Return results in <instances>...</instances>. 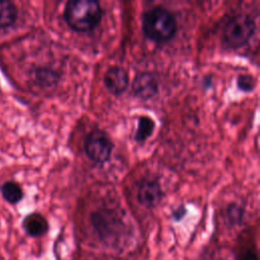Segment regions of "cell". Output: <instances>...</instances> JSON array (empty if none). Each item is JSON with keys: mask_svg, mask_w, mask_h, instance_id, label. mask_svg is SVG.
Listing matches in <instances>:
<instances>
[{"mask_svg": "<svg viewBox=\"0 0 260 260\" xmlns=\"http://www.w3.org/2000/svg\"><path fill=\"white\" fill-rule=\"evenodd\" d=\"M114 144L110 136L101 129H93L85 138L84 150L86 155L94 162H106L113 151Z\"/></svg>", "mask_w": 260, "mask_h": 260, "instance_id": "obj_4", "label": "cell"}, {"mask_svg": "<svg viewBox=\"0 0 260 260\" xmlns=\"http://www.w3.org/2000/svg\"><path fill=\"white\" fill-rule=\"evenodd\" d=\"M154 127L155 123L150 117L140 116L138 118V125L134 134V140L136 142L145 141L153 133Z\"/></svg>", "mask_w": 260, "mask_h": 260, "instance_id": "obj_11", "label": "cell"}, {"mask_svg": "<svg viewBox=\"0 0 260 260\" xmlns=\"http://www.w3.org/2000/svg\"><path fill=\"white\" fill-rule=\"evenodd\" d=\"M91 222L99 236L103 239L117 236L122 229L121 217L112 209H100L92 213Z\"/></svg>", "mask_w": 260, "mask_h": 260, "instance_id": "obj_5", "label": "cell"}, {"mask_svg": "<svg viewBox=\"0 0 260 260\" xmlns=\"http://www.w3.org/2000/svg\"><path fill=\"white\" fill-rule=\"evenodd\" d=\"M0 191L3 198L11 204H16L17 202H19L23 196L21 187L17 183L12 181H8L2 184L0 187Z\"/></svg>", "mask_w": 260, "mask_h": 260, "instance_id": "obj_12", "label": "cell"}, {"mask_svg": "<svg viewBox=\"0 0 260 260\" xmlns=\"http://www.w3.org/2000/svg\"><path fill=\"white\" fill-rule=\"evenodd\" d=\"M142 30L151 41L167 42L176 35V17L169 9L160 5L151 7L143 13Z\"/></svg>", "mask_w": 260, "mask_h": 260, "instance_id": "obj_2", "label": "cell"}, {"mask_svg": "<svg viewBox=\"0 0 260 260\" xmlns=\"http://www.w3.org/2000/svg\"><path fill=\"white\" fill-rule=\"evenodd\" d=\"M164 198V192L156 179H142L137 187L138 201L148 207H155Z\"/></svg>", "mask_w": 260, "mask_h": 260, "instance_id": "obj_6", "label": "cell"}, {"mask_svg": "<svg viewBox=\"0 0 260 260\" xmlns=\"http://www.w3.org/2000/svg\"><path fill=\"white\" fill-rule=\"evenodd\" d=\"M237 84L241 90L249 92L254 90L256 86V79L251 74H241L238 76Z\"/></svg>", "mask_w": 260, "mask_h": 260, "instance_id": "obj_13", "label": "cell"}, {"mask_svg": "<svg viewBox=\"0 0 260 260\" xmlns=\"http://www.w3.org/2000/svg\"><path fill=\"white\" fill-rule=\"evenodd\" d=\"M104 84L111 93L121 94L129 84L128 73L120 66H112L104 74Z\"/></svg>", "mask_w": 260, "mask_h": 260, "instance_id": "obj_8", "label": "cell"}, {"mask_svg": "<svg viewBox=\"0 0 260 260\" xmlns=\"http://www.w3.org/2000/svg\"><path fill=\"white\" fill-rule=\"evenodd\" d=\"M255 30L253 18L244 13L234 15L229 19L223 28L224 42L234 49L243 47L251 39Z\"/></svg>", "mask_w": 260, "mask_h": 260, "instance_id": "obj_3", "label": "cell"}, {"mask_svg": "<svg viewBox=\"0 0 260 260\" xmlns=\"http://www.w3.org/2000/svg\"><path fill=\"white\" fill-rule=\"evenodd\" d=\"M239 260H258V257H257L255 252L249 250V251H246L245 253H243L240 256Z\"/></svg>", "mask_w": 260, "mask_h": 260, "instance_id": "obj_16", "label": "cell"}, {"mask_svg": "<svg viewBox=\"0 0 260 260\" xmlns=\"http://www.w3.org/2000/svg\"><path fill=\"white\" fill-rule=\"evenodd\" d=\"M24 231L31 237H40L48 231V222L46 218L40 213L34 212L26 215L22 220Z\"/></svg>", "mask_w": 260, "mask_h": 260, "instance_id": "obj_9", "label": "cell"}, {"mask_svg": "<svg viewBox=\"0 0 260 260\" xmlns=\"http://www.w3.org/2000/svg\"><path fill=\"white\" fill-rule=\"evenodd\" d=\"M66 23L76 31H88L99 25L103 10L95 0H70L64 8Z\"/></svg>", "mask_w": 260, "mask_h": 260, "instance_id": "obj_1", "label": "cell"}, {"mask_svg": "<svg viewBox=\"0 0 260 260\" xmlns=\"http://www.w3.org/2000/svg\"><path fill=\"white\" fill-rule=\"evenodd\" d=\"M131 88L136 98L147 101L156 95L158 91V80L152 72H141L133 79Z\"/></svg>", "mask_w": 260, "mask_h": 260, "instance_id": "obj_7", "label": "cell"}, {"mask_svg": "<svg viewBox=\"0 0 260 260\" xmlns=\"http://www.w3.org/2000/svg\"><path fill=\"white\" fill-rule=\"evenodd\" d=\"M17 18L15 5L7 0H0V28L11 26Z\"/></svg>", "mask_w": 260, "mask_h": 260, "instance_id": "obj_10", "label": "cell"}, {"mask_svg": "<svg viewBox=\"0 0 260 260\" xmlns=\"http://www.w3.org/2000/svg\"><path fill=\"white\" fill-rule=\"evenodd\" d=\"M185 214H186V208L184 207V205L179 206L178 208H176V209L173 211V217H174L176 220L181 219Z\"/></svg>", "mask_w": 260, "mask_h": 260, "instance_id": "obj_15", "label": "cell"}, {"mask_svg": "<svg viewBox=\"0 0 260 260\" xmlns=\"http://www.w3.org/2000/svg\"><path fill=\"white\" fill-rule=\"evenodd\" d=\"M38 78L40 79V81L45 82L47 85L51 84V83H55L57 80V75L55 71H52L50 69H40L38 71L37 74Z\"/></svg>", "mask_w": 260, "mask_h": 260, "instance_id": "obj_14", "label": "cell"}]
</instances>
